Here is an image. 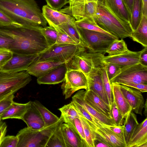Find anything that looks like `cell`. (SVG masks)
<instances>
[{
    "label": "cell",
    "instance_id": "6da1fadb",
    "mask_svg": "<svg viewBox=\"0 0 147 147\" xmlns=\"http://www.w3.org/2000/svg\"><path fill=\"white\" fill-rule=\"evenodd\" d=\"M42 27L0 26V33L13 40L9 50L20 55L39 54L49 47L40 29Z\"/></svg>",
    "mask_w": 147,
    "mask_h": 147
},
{
    "label": "cell",
    "instance_id": "7a4b0ae2",
    "mask_svg": "<svg viewBox=\"0 0 147 147\" xmlns=\"http://www.w3.org/2000/svg\"><path fill=\"white\" fill-rule=\"evenodd\" d=\"M0 9L22 26L47 25V22L35 0H0Z\"/></svg>",
    "mask_w": 147,
    "mask_h": 147
},
{
    "label": "cell",
    "instance_id": "3957f363",
    "mask_svg": "<svg viewBox=\"0 0 147 147\" xmlns=\"http://www.w3.org/2000/svg\"><path fill=\"white\" fill-rule=\"evenodd\" d=\"M62 118L61 115L56 123L39 129L28 127L21 129L16 135L18 139L17 147H46L49 139Z\"/></svg>",
    "mask_w": 147,
    "mask_h": 147
},
{
    "label": "cell",
    "instance_id": "277c9868",
    "mask_svg": "<svg viewBox=\"0 0 147 147\" xmlns=\"http://www.w3.org/2000/svg\"><path fill=\"white\" fill-rule=\"evenodd\" d=\"M105 52H96L86 49L74 55L66 64L67 70L80 71L87 76L92 68L104 66L102 59Z\"/></svg>",
    "mask_w": 147,
    "mask_h": 147
},
{
    "label": "cell",
    "instance_id": "5b68a950",
    "mask_svg": "<svg viewBox=\"0 0 147 147\" xmlns=\"http://www.w3.org/2000/svg\"><path fill=\"white\" fill-rule=\"evenodd\" d=\"M86 49L81 45L55 43L39 54L35 61H52L66 63L74 55Z\"/></svg>",
    "mask_w": 147,
    "mask_h": 147
},
{
    "label": "cell",
    "instance_id": "8992f818",
    "mask_svg": "<svg viewBox=\"0 0 147 147\" xmlns=\"http://www.w3.org/2000/svg\"><path fill=\"white\" fill-rule=\"evenodd\" d=\"M32 80L26 71L12 72L0 70V100L8 95L14 94Z\"/></svg>",
    "mask_w": 147,
    "mask_h": 147
},
{
    "label": "cell",
    "instance_id": "52a82bcc",
    "mask_svg": "<svg viewBox=\"0 0 147 147\" xmlns=\"http://www.w3.org/2000/svg\"><path fill=\"white\" fill-rule=\"evenodd\" d=\"M81 43L86 49L96 52H105L116 37L78 27Z\"/></svg>",
    "mask_w": 147,
    "mask_h": 147
},
{
    "label": "cell",
    "instance_id": "ba28073f",
    "mask_svg": "<svg viewBox=\"0 0 147 147\" xmlns=\"http://www.w3.org/2000/svg\"><path fill=\"white\" fill-rule=\"evenodd\" d=\"M110 81L111 84H147V66L139 63L123 67L118 74Z\"/></svg>",
    "mask_w": 147,
    "mask_h": 147
},
{
    "label": "cell",
    "instance_id": "9c48e42d",
    "mask_svg": "<svg viewBox=\"0 0 147 147\" xmlns=\"http://www.w3.org/2000/svg\"><path fill=\"white\" fill-rule=\"evenodd\" d=\"M87 88V77L84 73L79 70H67L61 86L65 99L70 97L76 91L81 89L86 90Z\"/></svg>",
    "mask_w": 147,
    "mask_h": 147
},
{
    "label": "cell",
    "instance_id": "30bf717a",
    "mask_svg": "<svg viewBox=\"0 0 147 147\" xmlns=\"http://www.w3.org/2000/svg\"><path fill=\"white\" fill-rule=\"evenodd\" d=\"M101 67L92 68L86 76L88 81L87 90H91L94 92L110 107L109 99L102 82L100 71Z\"/></svg>",
    "mask_w": 147,
    "mask_h": 147
},
{
    "label": "cell",
    "instance_id": "8fae6325",
    "mask_svg": "<svg viewBox=\"0 0 147 147\" xmlns=\"http://www.w3.org/2000/svg\"><path fill=\"white\" fill-rule=\"evenodd\" d=\"M39 55H20L13 53L12 58L1 69L12 72L26 71L32 63L37 60Z\"/></svg>",
    "mask_w": 147,
    "mask_h": 147
},
{
    "label": "cell",
    "instance_id": "7c38bea8",
    "mask_svg": "<svg viewBox=\"0 0 147 147\" xmlns=\"http://www.w3.org/2000/svg\"><path fill=\"white\" fill-rule=\"evenodd\" d=\"M129 104L135 113L142 115L144 100L141 92L135 88L118 84Z\"/></svg>",
    "mask_w": 147,
    "mask_h": 147
},
{
    "label": "cell",
    "instance_id": "4fadbf2b",
    "mask_svg": "<svg viewBox=\"0 0 147 147\" xmlns=\"http://www.w3.org/2000/svg\"><path fill=\"white\" fill-rule=\"evenodd\" d=\"M85 92L84 90L78 91L72 97V100L81 106L93 117L100 122L107 126H116L112 119L99 112L86 101L84 99Z\"/></svg>",
    "mask_w": 147,
    "mask_h": 147
},
{
    "label": "cell",
    "instance_id": "5bb4252c",
    "mask_svg": "<svg viewBox=\"0 0 147 147\" xmlns=\"http://www.w3.org/2000/svg\"><path fill=\"white\" fill-rule=\"evenodd\" d=\"M142 50L139 51H133L128 49L123 53L112 56H105L102 61L118 64L123 67L140 63V58Z\"/></svg>",
    "mask_w": 147,
    "mask_h": 147
},
{
    "label": "cell",
    "instance_id": "9a60e30c",
    "mask_svg": "<svg viewBox=\"0 0 147 147\" xmlns=\"http://www.w3.org/2000/svg\"><path fill=\"white\" fill-rule=\"evenodd\" d=\"M108 126L101 127L94 131L93 130L95 139L105 143L109 147H126V144L109 129Z\"/></svg>",
    "mask_w": 147,
    "mask_h": 147
},
{
    "label": "cell",
    "instance_id": "2e32d148",
    "mask_svg": "<svg viewBox=\"0 0 147 147\" xmlns=\"http://www.w3.org/2000/svg\"><path fill=\"white\" fill-rule=\"evenodd\" d=\"M66 63L53 69L45 74L38 78L37 83L40 84H56L63 82L67 71Z\"/></svg>",
    "mask_w": 147,
    "mask_h": 147
},
{
    "label": "cell",
    "instance_id": "e0dca14e",
    "mask_svg": "<svg viewBox=\"0 0 147 147\" xmlns=\"http://www.w3.org/2000/svg\"><path fill=\"white\" fill-rule=\"evenodd\" d=\"M94 18L100 27L119 39L130 37V36L117 27L108 17L99 11Z\"/></svg>",
    "mask_w": 147,
    "mask_h": 147
},
{
    "label": "cell",
    "instance_id": "ac0fdd59",
    "mask_svg": "<svg viewBox=\"0 0 147 147\" xmlns=\"http://www.w3.org/2000/svg\"><path fill=\"white\" fill-rule=\"evenodd\" d=\"M22 120L26 123L27 127L32 129L38 130L44 127L45 123L42 116L33 101H31Z\"/></svg>",
    "mask_w": 147,
    "mask_h": 147
},
{
    "label": "cell",
    "instance_id": "d6986e66",
    "mask_svg": "<svg viewBox=\"0 0 147 147\" xmlns=\"http://www.w3.org/2000/svg\"><path fill=\"white\" fill-rule=\"evenodd\" d=\"M61 127L66 147H84V141L73 127L63 123Z\"/></svg>",
    "mask_w": 147,
    "mask_h": 147
},
{
    "label": "cell",
    "instance_id": "ffe728a7",
    "mask_svg": "<svg viewBox=\"0 0 147 147\" xmlns=\"http://www.w3.org/2000/svg\"><path fill=\"white\" fill-rule=\"evenodd\" d=\"M42 12L47 23H51L57 26L76 20L73 17L53 9L47 5L43 6Z\"/></svg>",
    "mask_w": 147,
    "mask_h": 147
},
{
    "label": "cell",
    "instance_id": "44dd1931",
    "mask_svg": "<svg viewBox=\"0 0 147 147\" xmlns=\"http://www.w3.org/2000/svg\"><path fill=\"white\" fill-rule=\"evenodd\" d=\"M84 99L86 101L98 111L113 120L110 107L94 92L90 90H86Z\"/></svg>",
    "mask_w": 147,
    "mask_h": 147
},
{
    "label": "cell",
    "instance_id": "7402d4cb",
    "mask_svg": "<svg viewBox=\"0 0 147 147\" xmlns=\"http://www.w3.org/2000/svg\"><path fill=\"white\" fill-rule=\"evenodd\" d=\"M64 63H65L52 61H34L30 64L26 71L30 75L38 78Z\"/></svg>",
    "mask_w": 147,
    "mask_h": 147
},
{
    "label": "cell",
    "instance_id": "603a6c76",
    "mask_svg": "<svg viewBox=\"0 0 147 147\" xmlns=\"http://www.w3.org/2000/svg\"><path fill=\"white\" fill-rule=\"evenodd\" d=\"M107 5L117 16L130 24L131 13L123 0H99Z\"/></svg>",
    "mask_w": 147,
    "mask_h": 147
},
{
    "label": "cell",
    "instance_id": "cb8c5ba5",
    "mask_svg": "<svg viewBox=\"0 0 147 147\" xmlns=\"http://www.w3.org/2000/svg\"><path fill=\"white\" fill-rule=\"evenodd\" d=\"M147 142V118L139 123L133 131L126 147H140Z\"/></svg>",
    "mask_w": 147,
    "mask_h": 147
},
{
    "label": "cell",
    "instance_id": "d4e9b609",
    "mask_svg": "<svg viewBox=\"0 0 147 147\" xmlns=\"http://www.w3.org/2000/svg\"><path fill=\"white\" fill-rule=\"evenodd\" d=\"M99 11L106 15L117 27L126 33L131 37L133 32L130 24L121 19L106 5L98 2Z\"/></svg>",
    "mask_w": 147,
    "mask_h": 147
},
{
    "label": "cell",
    "instance_id": "484cf974",
    "mask_svg": "<svg viewBox=\"0 0 147 147\" xmlns=\"http://www.w3.org/2000/svg\"><path fill=\"white\" fill-rule=\"evenodd\" d=\"M31 101L26 103H19L13 101L11 105L1 116L2 120L17 119L22 120L24 115L29 107Z\"/></svg>",
    "mask_w": 147,
    "mask_h": 147
},
{
    "label": "cell",
    "instance_id": "4316f807",
    "mask_svg": "<svg viewBox=\"0 0 147 147\" xmlns=\"http://www.w3.org/2000/svg\"><path fill=\"white\" fill-rule=\"evenodd\" d=\"M113 97L115 103L124 118L132 109L122 93L118 84H111Z\"/></svg>",
    "mask_w": 147,
    "mask_h": 147
},
{
    "label": "cell",
    "instance_id": "83f0119b",
    "mask_svg": "<svg viewBox=\"0 0 147 147\" xmlns=\"http://www.w3.org/2000/svg\"><path fill=\"white\" fill-rule=\"evenodd\" d=\"M130 38L144 47H147V16L142 15L138 27L133 31Z\"/></svg>",
    "mask_w": 147,
    "mask_h": 147
},
{
    "label": "cell",
    "instance_id": "f1b7e54d",
    "mask_svg": "<svg viewBox=\"0 0 147 147\" xmlns=\"http://www.w3.org/2000/svg\"><path fill=\"white\" fill-rule=\"evenodd\" d=\"M124 118L123 125L125 141L127 145L133 131L139 123L136 115L132 112V111L128 112Z\"/></svg>",
    "mask_w": 147,
    "mask_h": 147
},
{
    "label": "cell",
    "instance_id": "f546056e",
    "mask_svg": "<svg viewBox=\"0 0 147 147\" xmlns=\"http://www.w3.org/2000/svg\"><path fill=\"white\" fill-rule=\"evenodd\" d=\"M63 122L62 117L49 139L46 147H66L61 127Z\"/></svg>",
    "mask_w": 147,
    "mask_h": 147
},
{
    "label": "cell",
    "instance_id": "4dcf8cb0",
    "mask_svg": "<svg viewBox=\"0 0 147 147\" xmlns=\"http://www.w3.org/2000/svg\"><path fill=\"white\" fill-rule=\"evenodd\" d=\"M75 24L77 27L79 28L113 36L100 27L93 17H84L78 20H76Z\"/></svg>",
    "mask_w": 147,
    "mask_h": 147
},
{
    "label": "cell",
    "instance_id": "1f68e13d",
    "mask_svg": "<svg viewBox=\"0 0 147 147\" xmlns=\"http://www.w3.org/2000/svg\"><path fill=\"white\" fill-rule=\"evenodd\" d=\"M33 102L40 113L45 123L44 127L51 125L58 122L60 119L53 113L38 101Z\"/></svg>",
    "mask_w": 147,
    "mask_h": 147
},
{
    "label": "cell",
    "instance_id": "d6a6232c",
    "mask_svg": "<svg viewBox=\"0 0 147 147\" xmlns=\"http://www.w3.org/2000/svg\"><path fill=\"white\" fill-rule=\"evenodd\" d=\"M142 16L141 0H134L131 13L130 24L133 31L136 30L140 22Z\"/></svg>",
    "mask_w": 147,
    "mask_h": 147
},
{
    "label": "cell",
    "instance_id": "836d02e7",
    "mask_svg": "<svg viewBox=\"0 0 147 147\" xmlns=\"http://www.w3.org/2000/svg\"><path fill=\"white\" fill-rule=\"evenodd\" d=\"M75 21L76 20H75L69 21L57 26L77 44L82 45L78 28L75 24Z\"/></svg>",
    "mask_w": 147,
    "mask_h": 147
},
{
    "label": "cell",
    "instance_id": "e575fe53",
    "mask_svg": "<svg viewBox=\"0 0 147 147\" xmlns=\"http://www.w3.org/2000/svg\"><path fill=\"white\" fill-rule=\"evenodd\" d=\"M127 45L123 39H117L113 41L106 51L109 56L124 53L127 51Z\"/></svg>",
    "mask_w": 147,
    "mask_h": 147
},
{
    "label": "cell",
    "instance_id": "d590c367",
    "mask_svg": "<svg viewBox=\"0 0 147 147\" xmlns=\"http://www.w3.org/2000/svg\"><path fill=\"white\" fill-rule=\"evenodd\" d=\"M71 102L73 106L79 115H81L86 119L98 128L107 126L94 118L85 109L77 103L72 100Z\"/></svg>",
    "mask_w": 147,
    "mask_h": 147
},
{
    "label": "cell",
    "instance_id": "8d00e7d4",
    "mask_svg": "<svg viewBox=\"0 0 147 147\" xmlns=\"http://www.w3.org/2000/svg\"><path fill=\"white\" fill-rule=\"evenodd\" d=\"M79 115L84 129L87 147H94V141L95 139V136L92 133L86 119L82 116Z\"/></svg>",
    "mask_w": 147,
    "mask_h": 147
},
{
    "label": "cell",
    "instance_id": "74e56055",
    "mask_svg": "<svg viewBox=\"0 0 147 147\" xmlns=\"http://www.w3.org/2000/svg\"><path fill=\"white\" fill-rule=\"evenodd\" d=\"M40 31L49 47L56 43L57 34L54 28L50 26H46L42 27L40 29Z\"/></svg>",
    "mask_w": 147,
    "mask_h": 147
},
{
    "label": "cell",
    "instance_id": "f35d334b",
    "mask_svg": "<svg viewBox=\"0 0 147 147\" xmlns=\"http://www.w3.org/2000/svg\"><path fill=\"white\" fill-rule=\"evenodd\" d=\"M100 71L103 86L109 99L111 109L113 101V97L111 85L108 77L105 65L100 68Z\"/></svg>",
    "mask_w": 147,
    "mask_h": 147
},
{
    "label": "cell",
    "instance_id": "ab89813d",
    "mask_svg": "<svg viewBox=\"0 0 147 147\" xmlns=\"http://www.w3.org/2000/svg\"><path fill=\"white\" fill-rule=\"evenodd\" d=\"M64 122L73 127L78 131L84 141V147H87L86 138L80 117L68 118L63 120Z\"/></svg>",
    "mask_w": 147,
    "mask_h": 147
},
{
    "label": "cell",
    "instance_id": "60d3db41",
    "mask_svg": "<svg viewBox=\"0 0 147 147\" xmlns=\"http://www.w3.org/2000/svg\"><path fill=\"white\" fill-rule=\"evenodd\" d=\"M48 24L49 26L54 28L57 31V38L56 43L78 44L65 32L59 28L57 26L51 23H48Z\"/></svg>",
    "mask_w": 147,
    "mask_h": 147
},
{
    "label": "cell",
    "instance_id": "b9f144b4",
    "mask_svg": "<svg viewBox=\"0 0 147 147\" xmlns=\"http://www.w3.org/2000/svg\"><path fill=\"white\" fill-rule=\"evenodd\" d=\"M58 109L61 113V115L63 119L67 118L74 119L75 117H80L78 113L73 106L71 102Z\"/></svg>",
    "mask_w": 147,
    "mask_h": 147
},
{
    "label": "cell",
    "instance_id": "7bdbcfd3",
    "mask_svg": "<svg viewBox=\"0 0 147 147\" xmlns=\"http://www.w3.org/2000/svg\"><path fill=\"white\" fill-rule=\"evenodd\" d=\"M84 17H94L99 12L98 1H91L85 3Z\"/></svg>",
    "mask_w": 147,
    "mask_h": 147
},
{
    "label": "cell",
    "instance_id": "ee69618b",
    "mask_svg": "<svg viewBox=\"0 0 147 147\" xmlns=\"http://www.w3.org/2000/svg\"><path fill=\"white\" fill-rule=\"evenodd\" d=\"M113 120L115 125L117 126L123 125L124 117L118 109L113 99L111 109Z\"/></svg>",
    "mask_w": 147,
    "mask_h": 147
},
{
    "label": "cell",
    "instance_id": "f6af8a7d",
    "mask_svg": "<svg viewBox=\"0 0 147 147\" xmlns=\"http://www.w3.org/2000/svg\"><path fill=\"white\" fill-rule=\"evenodd\" d=\"M104 63L107 75L110 81L118 74L123 67L120 65L113 63L105 62Z\"/></svg>",
    "mask_w": 147,
    "mask_h": 147
},
{
    "label": "cell",
    "instance_id": "bcb514c9",
    "mask_svg": "<svg viewBox=\"0 0 147 147\" xmlns=\"http://www.w3.org/2000/svg\"><path fill=\"white\" fill-rule=\"evenodd\" d=\"M13 26L22 27L21 24L15 22L0 9V26Z\"/></svg>",
    "mask_w": 147,
    "mask_h": 147
},
{
    "label": "cell",
    "instance_id": "7dc6e473",
    "mask_svg": "<svg viewBox=\"0 0 147 147\" xmlns=\"http://www.w3.org/2000/svg\"><path fill=\"white\" fill-rule=\"evenodd\" d=\"M18 139L17 135L5 136L0 145V147H17Z\"/></svg>",
    "mask_w": 147,
    "mask_h": 147
},
{
    "label": "cell",
    "instance_id": "c3c4849f",
    "mask_svg": "<svg viewBox=\"0 0 147 147\" xmlns=\"http://www.w3.org/2000/svg\"><path fill=\"white\" fill-rule=\"evenodd\" d=\"M14 94H9L0 100V117L13 101Z\"/></svg>",
    "mask_w": 147,
    "mask_h": 147
},
{
    "label": "cell",
    "instance_id": "681fc988",
    "mask_svg": "<svg viewBox=\"0 0 147 147\" xmlns=\"http://www.w3.org/2000/svg\"><path fill=\"white\" fill-rule=\"evenodd\" d=\"M13 53L7 49H0V69L11 59Z\"/></svg>",
    "mask_w": 147,
    "mask_h": 147
},
{
    "label": "cell",
    "instance_id": "f907efd6",
    "mask_svg": "<svg viewBox=\"0 0 147 147\" xmlns=\"http://www.w3.org/2000/svg\"><path fill=\"white\" fill-rule=\"evenodd\" d=\"M47 5L53 9L59 11L69 3L68 0H45Z\"/></svg>",
    "mask_w": 147,
    "mask_h": 147
},
{
    "label": "cell",
    "instance_id": "816d5d0a",
    "mask_svg": "<svg viewBox=\"0 0 147 147\" xmlns=\"http://www.w3.org/2000/svg\"><path fill=\"white\" fill-rule=\"evenodd\" d=\"M13 41L10 37L0 33V49L9 50Z\"/></svg>",
    "mask_w": 147,
    "mask_h": 147
},
{
    "label": "cell",
    "instance_id": "f5cc1de1",
    "mask_svg": "<svg viewBox=\"0 0 147 147\" xmlns=\"http://www.w3.org/2000/svg\"><path fill=\"white\" fill-rule=\"evenodd\" d=\"M108 127L122 141L126 144L125 141L124 127L123 125L119 126H109Z\"/></svg>",
    "mask_w": 147,
    "mask_h": 147
},
{
    "label": "cell",
    "instance_id": "db71d44e",
    "mask_svg": "<svg viewBox=\"0 0 147 147\" xmlns=\"http://www.w3.org/2000/svg\"><path fill=\"white\" fill-rule=\"evenodd\" d=\"M123 85L135 88L139 90L141 92H147V84L142 83H128L125 84Z\"/></svg>",
    "mask_w": 147,
    "mask_h": 147
},
{
    "label": "cell",
    "instance_id": "11a10c76",
    "mask_svg": "<svg viewBox=\"0 0 147 147\" xmlns=\"http://www.w3.org/2000/svg\"><path fill=\"white\" fill-rule=\"evenodd\" d=\"M7 127L5 122L1 121H0V145L5 136L7 132Z\"/></svg>",
    "mask_w": 147,
    "mask_h": 147
},
{
    "label": "cell",
    "instance_id": "9f6ffc18",
    "mask_svg": "<svg viewBox=\"0 0 147 147\" xmlns=\"http://www.w3.org/2000/svg\"><path fill=\"white\" fill-rule=\"evenodd\" d=\"M140 63L147 66V47H144L142 50L140 58Z\"/></svg>",
    "mask_w": 147,
    "mask_h": 147
},
{
    "label": "cell",
    "instance_id": "6f0895ef",
    "mask_svg": "<svg viewBox=\"0 0 147 147\" xmlns=\"http://www.w3.org/2000/svg\"><path fill=\"white\" fill-rule=\"evenodd\" d=\"M142 15L147 16V0H141Z\"/></svg>",
    "mask_w": 147,
    "mask_h": 147
},
{
    "label": "cell",
    "instance_id": "680465c9",
    "mask_svg": "<svg viewBox=\"0 0 147 147\" xmlns=\"http://www.w3.org/2000/svg\"><path fill=\"white\" fill-rule=\"evenodd\" d=\"M94 147H109V146L105 143L95 139L94 141Z\"/></svg>",
    "mask_w": 147,
    "mask_h": 147
},
{
    "label": "cell",
    "instance_id": "91938a15",
    "mask_svg": "<svg viewBox=\"0 0 147 147\" xmlns=\"http://www.w3.org/2000/svg\"><path fill=\"white\" fill-rule=\"evenodd\" d=\"M123 1L131 13L134 0H123Z\"/></svg>",
    "mask_w": 147,
    "mask_h": 147
},
{
    "label": "cell",
    "instance_id": "94428289",
    "mask_svg": "<svg viewBox=\"0 0 147 147\" xmlns=\"http://www.w3.org/2000/svg\"><path fill=\"white\" fill-rule=\"evenodd\" d=\"M69 4L76 3H85L87 2V0H69Z\"/></svg>",
    "mask_w": 147,
    "mask_h": 147
},
{
    "label": "cell",
    "instance_id": "6125c7cd",
    "mask_svg": "<svg viewBox=\"0 0 147 147\" xmlns=\"http://www.w3.org/2000/svg\"><path fill=\"white\" fill-rule=\"evenodd\" d=\"M147 99H146V101L144 104V114L147 117Z\"/></svg>",
    "mask_w": 147,
    "mask_h": 147
},
{
    "label": "cell",
    "instance_id": "be15d7a7",
    "mask_svg": "<svg viewBox=\"0 0 147 147\" xmlns=\"http://www.w3.org/2000/svg\"><path fill=\"white\" fill-rule=\"evenodd\" d=\"M140 147H147V142L142 144Z\"/></svg>",
    "mask_w": 147,
    "mask_h": 147
},
{
    "label": "cell",
    "instance_id": "e7e4bbea",
    "mask_svg": "<svg viewBox=\"0 0 147 147\" xmlns=\"http://www.w3.org/2000/svg\"><path fill=\"white\" fill-rule=\"evenodd\" d=\"M99 0H87V2L91 1H98Z\"/></svg>",
    "mask_w": 147,
    "mask_h": 147
},
{
    "label": "cell",
    "instance_id": "03108f58",
    "mask_svg": "<svg viewBox=\"0 0 147 147\" xmlns=\"http://www.w3.org/2000/svg\"><path fill=\"white\" fill-rule=\"evenodd\" d=\"M1 117H0V121H1Z\"/></svg>",
    "mask_w": 147,
    "mask_h": 147
},
{
    "label": "cell",
    "instance_id": "003e7915",
    "mask_svg": "<svg viewBox=\"0 0 147 147\" xmlns=\"http://www.w3.org/2000/svg\"></svg>",
    "mask_w": 147,
    "mask_h": 147
}]
</instances>
